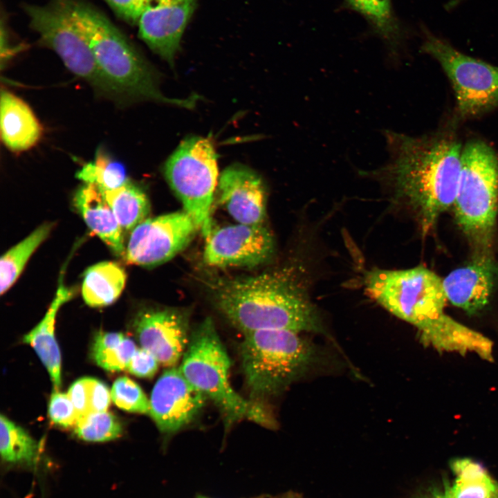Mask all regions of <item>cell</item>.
Wrapping results in <instances>:
<instances>
[{
  "instance_id": "1",
  "label": "cell",
  "mask_w": 498,
  "mask_h": 498,
  "mask_svg": "<svg viewBox=\"0 0 498 498\" xmlns=\"http://www.w3.org/2000/svg\"><path fill=\"white\" fill-rule=\"evenodd\" d=\"M454 127L416 137L386 131L389 160L369 172L394 203L409 210L425 234L455 200L463 145Z\"/></svg>"
},
{
  "instance_id": "2",
  "label": "cell",
  "mask_w": 498,
  "mask_h": 498,
  "mask_svg": "<svg viewBox=\"0 0 498 498\" xmlns=\"http://www.w3.org/2000/svg\"><path fill=\"white\" fill-rule=\"evenodd\" d=\"M364 284L371 298L418 329L425 346L440 353H473L486 360L492 358L489 338L444 313L447 298L442 279L432 270L423 266L374 268L366 273Z\"/></svg>"
},
{
  "instance_id": "3",
  "label": "cell",
  "mask_w": 498,
  "mask_h": 498,
  "mask_svg": "<svg viewBox=\"0 0 498 498\" xmlns=\"http://www.w3.org/2000/svg\"><path fill=\"white\" fill-rule=\"evenodd\" d=\"M212 289L218 310L243 333L269 329L322 331L317 311L290 268L221 279Z\"/></svg>"
},
{
  "instance_id": "4",
  "label": "cell",
  "mask_w": 498,
  "mask_h": 498,
  "mask_svg": "<svg viewBox=\"0 0 498 498\" xmlns=\"http://www.w3.org/2000/svg\"><path fill=\"white\" fill-rule=\"evenodd\" d=\"M69 2L77 25L119 102L147 100L188 109L195 105V96L172 99L160 92L154 68L127 35L101 10L87 0Z\"/></svg>"
},
{
  "instance_id": "5",
  "label": "cell",
  "mask_w": 498,
  "mask_h": 498,
  "mask_svg": "<svg viewBox=\"0 0 498 498\" xmlns=\"http://www.w3.org/2000/svg\"><path fill=\"white\" fill-rule=\"evenodd\" d=\"M230 360L211 317L192 332L180 367L188 382L220 410L225 427L249 419L270 426L272 421L260 403L248 400L230 385Z\"/></svg>"
},
{
  "instance_id": "6",
  "label": "cell",
  "mask_w": 498,
  "mask_h": 498,
  "mask_svg": "<svg viewBox=\"0 0 498 498\" xmlns=\"http://www.w3.org/2000/svg\"><path fill=\"white\" fill-rule=\"evenodd\" d=\"M497 205V154L483 140H469L462 148L453 207L460 228L482 255L492 243Z\"/></svg>"
},
{
  "instance_id": "7",
  "label": "cell",
  "mask_w": 498,
  "mask_h": 498,
  "mask_svg": "<svg viewBox=\"0 0 498 498\" xmlns=\"http://www.w3.org/2000/svg\"><path fill=\"white\" fill-rule=\"evenodd\" d=\"M243 334L241 367L252 400L260 403L281 392L313 360L310 344L298 332L269 329Z\"/></svg>"
},
{
  "instance_id": "8",
  "label": "cell",
  "mask_w": 498,
  "mask_h": 498,
  "mask_svg": "<svg viewBox=\"0 0 498 498\" xmlns=\"http://www.w3.org/2000/svg\"><path fill=\"white\" fill-rule=\"evenodd\" d=\"M22 8L29 17L30 28L39 35V45L53 50L65 66L96 93L118 101L76 24L69 0H50L45 6L24 3Z\"/></svg>"
},
{
  "instance_id": "9",
  "label": "cell",
  "mask_w": 498,
  "mask_h": 498,
  "mask_svg": "<svg viewBox=\"0 0 498 498\" xmlns=\"http://www.w3.org/2000/svg\"><path fill=\"white\" fill-rule=\"evenodd\" d=\"M163 172L183 210L206 237L212 229L211 208L219 176L217 155L211 139H184L166 160Z\"/></svg>"
},
{
  "instance_id": "10",
  "label": "cell",
  "mask_w": 498,
  "mask_h": 498,
  "mask_svg": "<svg viewBox=\"0 0 498 498\" xmlns=\"http://www.w3.org/2000/svg\"><path fill=\"white\" fill-rule=\"evenodd\" d=\"M421 50L436 60L447 75L459 119L475 118L498 109L497 66L468 56L430 33H425Z\"/></svg>"
},
{
  "instance_id": "11",
  "label": "cell",
  "mask_w": 498,
  "mask_h": 498,
  "mask_svg": "<svg viewBox=\"0 0 498 498\" xmlns=\"http://www.w3.org/2000/svg\"><path fill=\"white\" fill-rule=\"evenodd\" d=\"M199 229L185 210L147 218L131 230L124 259L147 268L163 264L183 250Z\"/></svg>"
},
{
  "instance_id": "12",
  "label": "cell",
  "mask_w": 498,
  "mask_h": 498,
  "mask_svg": "<svg viewBox=\"0 0 498 498\" xmlns=\"http://www.w3.org/2000/svg\"><path fill=\"white\" fill-rule=\"evenodd\" d=\"M203 252L205 264L214 267H252L273 254L270 232L261 225L237 223L211 229Z\"/></svg>"
},
{
  "instance_id": "13",
  "label": "cell",
  "mask_w": 498,
  "mask_h": 498,
  "mask_svg": "<svg viewBox=\"0 0 498 498\" xmlns=\"http://www.w3.org/2000/svg\"><path fill=\"white\" fill-rule=\"evenodd\" d=\"M207 399L188 382L180 367H169L151 391L149 415L161 432L173 434L194 421Z\"/></svg>"
},
{
  "instance_id": "14",
  "label": "cell",
  "mask_w": 498,
  "mask_h": 498,
  "mask_svg": "<svg viewBox=\"0 0 498 498\" xmlns=\"http://www.w3.org/2000/svg\"><path fill=\"white\" fill-rule=\"evenodd\" d=\"M188 322L183 311L150 308L138 314L133 328L141 347L169 368L175 367L186 350L190 336Z\"/></svg>"
},
{
  "instance_id": "15",
  "label": "cell",
  "mask_w": 498,
  "mask_h": 498,
  "mask_svg": "<svg viewBox=\"0 0 498 498\" xmlns=\"http://www.w3.org/2000/svg\"><path fill=\"white\" fill-rule=\"evenodd\" d=\"M196 0H151L138 21V37L171 66Z\"/></svg>"
},
{
  "instance_id": "16",
  "label": "cell",
  "mask_w": 498,
  "mask_h": 498,
  "mask_svg": "<svg viewBox=\"0 0 498 498\" xmlns=\"http://www.w3.org/2000/svg\"><path fill=\"white\" fill-rule=\"evenodd\" d=\"M219 201L238 223L261 225L266 216V194L260 176L249 167L234 164L221 173Z\"/></svg>"
},
{
  "instance_id": "17",
  "label": "cell",
  "mask_w": 498,
  "mask_h": 498,
  "mask_svg": "<svg viewBox=\"0 0 498 498\" xmlns=\"http://www.w3.org/2000/svg\"><path fill=\"white\" fill-rule=\"evenodd\" d=\"M495 277L492 261L487 255H479L442 279L446 298L468 314H476L488 303Z\"/></svg>"
},
{
  "instance_id": "18",
  "label": "cell",
  "mask_w": 498,
  "mask_h": 498,
  "mask_svg": "<svg viewBox=\"0 0 498 498\" xmlns=\"http://www.w3.org/2000/svg\"><path fill=\"white\" fill-rule=\"evenodd\" d=\"M0 124L2 142L15 153L33 147L43 133L39 121L28 104L6 89L1 91Z\"/></svg>"
},
{
  "instance_id": "19",
  "label": "cell",
  "mask_w": 498,
  "mask_h": 498,
  "mask_svg": "<svg viewBox=\"0 0 498 498\" xmlns=\"http://www.w3.org/2000/svg\"><path fill=\"white\" fill-rule=\"evenodd\" d=\"M73 204L90 230L115 253L124 255L123 230L103 190L95 184L84 183L76 192Z\"/></svg>"
},
{
  "instance_id": "20",
  "label": "cell",
  "mask_w": 498,
  "mask_h": 498,
  "mask_svg": "<svg viewBox=\"0 0 498 498\" xmlns=\"http://www.w3.org/2000/svg\"><path fill=\"white\" fill-rule=\"evenodd\" d=\"M73 294V290L65 286L61 281L44 318L24 337V342L35 349L46 367L56 390L61 385V358L55 336V317L59 308L71 299Z\"/></svg>"
},
{
  "instance_id": "21",
  "label": "cell",
  "mask_w": 498,
  "mask_h": 498,
  "mask_svg": "<svg viewBox=\"0 0 498 498\" xmlns=\"http://www.w3.org/2000/svg\"><path fill=\"white\" fill-rule=\"evenodd\" d=\"M127 280L124 270L112 261H102L89 267L84 272L82 295L92 307L105 306L115 302L121 295Z\"/></svg>"
},
{
  "instance_id": "22",
  "label": "cell",
  "mask_w": 498,
  "mask_h": 498,
  "mask_svg": "<svg viewBox=\"0 0 498 498\" xmlns=\"http://www.w3.org/2000/svg\"><path fill=\"white\" fill-rule=\"evenodd\" d=\"M344 5L362 15L387 44L392 57L398 56L405 32L394 14L391 0H344Z\"/></svg>"
},
{
  "instance_id": "23",
  "label": "cell",
  "mask_w": 498,
  "mask_h": 498,
  "mask_svg": "<svg viewBox=\"0 0 498 498\" xmlns=\"http://www.w3.org/2000/svg\"><path fill=\"white\" fill-rule=\"evenodd\" d=\"M451 468L456 479L445 488L448 498H494L498 495V484L479 463L459 458L452 461Z\"/></svg>"
},
{
  "instance_id": "24",
  "label": "cell",
  "mask_w": 498,
  "mask_h": 498,
  "mask_svg": "<svg viewBox=\"0 0 498 498\" xmlns=\"http://www.w3.org/2000/svg\"><path fill=\"white\" fill-rule=\"evenodd\" d=\"M103 192L122 230H132L147 219L149 199L140 187L129 179L118 187Z\"/></svg>"
},
{
  "instance_id": "25",
  "label": "cell",
  "mask_w": 498,
  "mask_h": 498,
  "mask_svg": "<svg viewBox=\"0 0 498 498\" xmlns=\"http://www.w3.org/2000/svg\"><path fill=\"white\" fill-rule=\"evenodd\" d=\"M54 224L44 223L28 237L10 248L0 259V293L3 294L15 284L37 248L47 239Z\"/></svg>"
},
{
  "instance_id": "26",
  "label": "cell",
  "mask_w": 498,
  "mask_h": 498,
  "mask_svg": "<svg viewBox=\"0 0 498 498\" xmlns=\"http://www.w3.org/2000/svg\"><path fill=\"white\" fill-rule=\"evenodd\" d=\"M137 348L121 333L99 332L94 338L91 354L95 363L109 371L127 369Z\"/></svg>"
},
{
  "instance_id": "27",
  "label": "cell",
  "mask_w": 498,
  "mask_h": 498,
  "mask_svg": "<svg viewBox=\"0 0 498 498\" xmlns=\"http://www.w3.org/2000/svg\"><path fill=\"white\" fill-rule=\"evenodd\" d=\"M39 446L23 428L3 414L0 416L1 459L10 463L32 465L38 458Z\"/></svg>"
},
{
  "instance_id": "28",
  "label": "cell",
  "mask_w": 498,
  "mask_h": 498,
  "mask_svg": "<svg viewBox=\"0 0 498 498\" xmlns=\"http://www.w3.org/2000/svg\"><path fill=\"white\" fill-rule=\"evenodd\" d=\"M77 178L84 183L95 184L102 190L117 188L128 180L124 165L102 149L97 151L93 162L77 172Z\"/></svg>"
},
{
  "instance_id": "29",
  "label": "cell",
  "mask_w": 498,
  "mask_h": 498,
  "mask_svg": "<svg viewBox=\"0 0 498 498\" xmlns=\"http://www.w3.org/2000/svg\"><path fill=\"white\" fill-rule=\"evenodd\" d=\"M73 428L80 439L91 442L115 439L122 430L120 422L107 411L91 412L79 417Z\"/></svg>"
},
{
  "instance_id": "30",
  "label": "cell",
  "mask_w": 498,
  "mask_h": 498,
  "mask_svg": "<svg viewBox=\"0 0 498 498\" xmlns=\"http://www.w3.org/2000/svg\"><path fill=\"white\" fill-rule=\"evenodd\" d=\"M111 396L113 402L124 410L149 414V400L140 386L126 376L115 380Z\"/></svg>"
},
{
  "instance_id": "31",
  "label": "cell",
  "mask_w": 498,
  "mask_h": 498,
  "mask_svg": "<svg viewBox=\"0 0 498 498\" xmlns=\"http://www.w3.org/2000/svg\"><path fill=\"white\" fill-rule=\"evenodd\" d=\"M48 415L51 421L59 426L67 428L74 427L78 415L68 394L55 390L50 396Z\"/></svg>"
},
{
  "instance_id": "32",
  "label": "cell",
  "mask_w": 498,
  "mask_h": 498,
  "mask_svg": "<svg viewBox=\"0 0 498 498\" xmlns=\"http://www.w3.org/2000/svg\"><path fill=\"white\" fill-rule=\"evenodd\" d=\"M116 16L130 26H136L151 0H103Z\"/></svg>"
},
{
  "instance_id": "33",
  "label": "cell",
  "mask_w": 498,
  "mask_h": 498,
  "mask_svg": "<svg viewBox=\"0 0 498 498\" xmlns=\"http://www.w3.org/2000/svg\"><path fill=\"white\" fill-rule=\"evenodd\" d=\"M159 362L148 350L137 349L127 370L131 374L141 378H151L156 373Z\"/></svg>"
},
{
  "instance_id": "34",
  "label": "cell",
  "mask_w": 498,
  "mask_h": 498,
  "mask_svg": "<svg viewBox=\"0 0 498 498\" xmlns=\"http://www.w3.org/2000/svg\"><path fill=\"white\" fill-rule=\"evenodd\" d=\"M78 418L90 413L89 378L74 382L68 391Z\"/></svg>"
},
{
  "instance_id": "35",
  "label": "cell",
  "mask_w": 498,
  "mask_h": 498,
  "mask_svg": "<svg viewBox=\"0 0 498 498\" xmlns=\"http://www.w3.org/2000/svg\"><path fill=\"white\" fill-rule=\"evenodd\" d=\"M90 413L107 410L111 398V392L102 382L89 378Z\"/></svg>"
},
{
  "instance_id": "36",
  "label": "cell",
  "mask_w": 498,
  "mask_h": 498,
  "mask_svg": "<svg viewBox=\"0 0 498 498\" xmlns=\"http://www.w3.org/2000/svg\"><path fill=\"white\" fill-rule=\"evenodd\" d=\"M7 16L1 11V66L7 63L15 53L21 51L24 46H16L10 42V31L7 24Z\"/></svg>"
},
{
  "instance_id": "37",
  "label": "cell",
  "mask_w": 498,
  "mask_h": 498,
  "mask_svg": "<svg viewBox=\"0 0 498 498\" xmlns=\"http://www.w3.org/2000/svg\"><path fill=\"white\" fill-rule=\"evenodd\" d=\"M422 498H448V497L447 496V494H446L445 490L443 492L437 490H434Z\"/></svg>"
},
{
  "instance_id": "38",
  "label": "cell",
  "mask_w": 498,
  "mask_h": 498,
  "mask_svg": "<svg viewBox=\"0 0 498 498\" xmlns=\"http://www.w3.org/2000/svg\"><path fill=\"white\" fill-rule=\"evenodd\" d=\"M197 498H208V497L199 496V497H197ZM282 498H302V497H299L297 496V495H287V496H286V497H282Z\"/></svg>"
},
{
  "instance_id": "39",
  "label": "cell",
  "mask_w": 498,
  "mask_h": 498,
  "mask_svg": "<svg viewBox=\"0 0 498 498\" xmlns=\"http://www.w3.org/2000/svg\"><path fill=\"white\" fill-rule=\"evenodd\" d=\"M463 1V0H456V1L457 3H459L461 1Z\"/></svg>"
},
{
  "instance_id": "40",
  "label": "cell",
  "mask_w": 498,
  "mask_h": 498,
  "mask_svg": "<svg viewBox=\"0 0 498 498\" xmlns=\"http://www.w3.org/2000/svg\"><path fill=\"white\" fill-rule=\"evenodd\" d=\"M494 498H498V495H497L495 497H494Z\"/></svg>"
}]
</instances>
